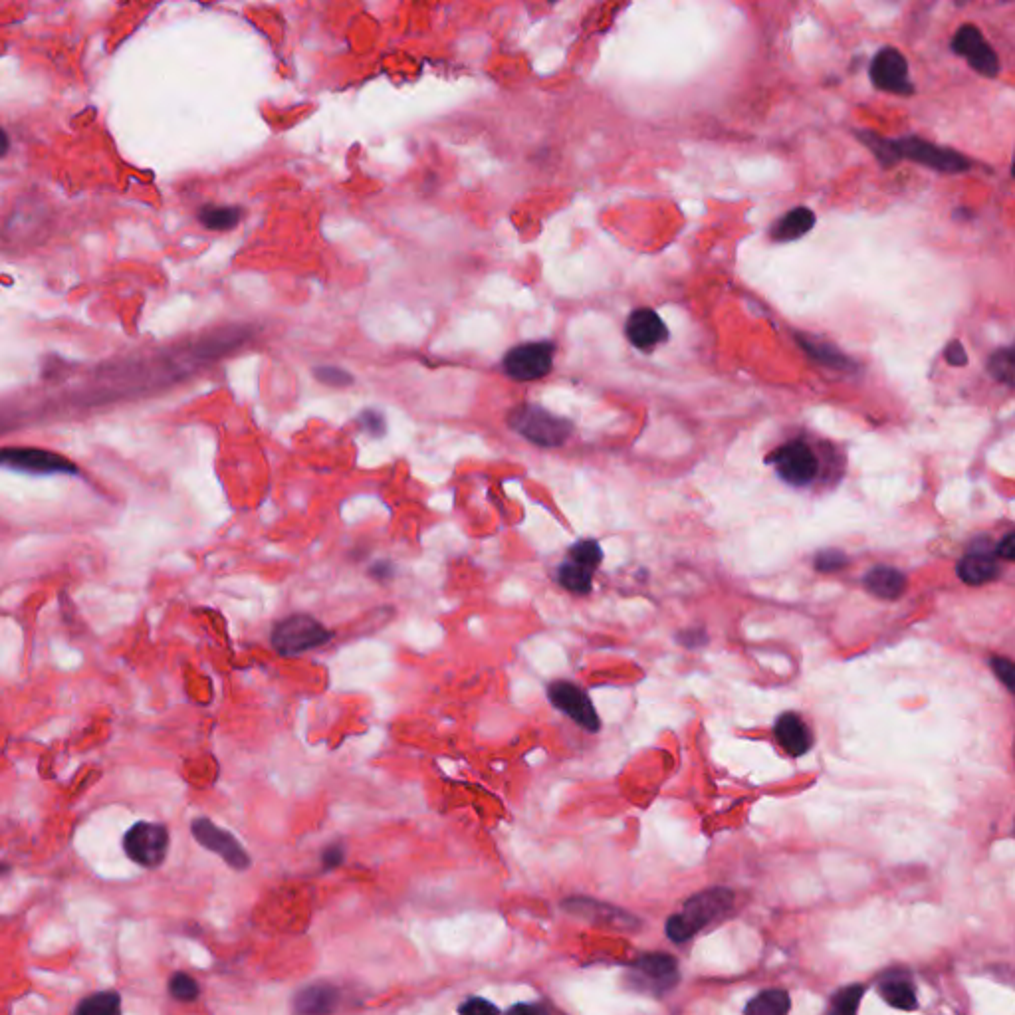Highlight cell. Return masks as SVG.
I'll list each match as a JSON object with an SVG mask.
<instances>
[{
  "mask_svg": "<svg viewBox=\"0 0 1015 1015\" xmlns=\"http://www.w3.org/2000/svg\"><path fill=\"white\" fill-rule=\"evenodd\" d=\"M861 141L875 153L879 163L883 167H893L901 159H908L914 163H920L928 169H934L938 173H964L972 167L968 157L934 145L920 137H901V139H885L871 131L859 133Z\"/></svg>",
  "mask_w": 1015,
  "mask_h": 1015,
  "instance_id": "6da1fadb",
  "label": "cell"
},
{
  "mask_svg": "<svg viewBox=\"0 0 1015 1015\" xmlns=\"http://www.w3.org/2000/svg\"><path fill=\"white\" fill-rule=\"evenodd\" d=\"M734 904V893L728 889H708L688 899L682 912L667 920V934L673 942H686L696 932L704 930L712 922L724 918Z\"/></svg>",
  "mask_w": 1015,
  "mask_h": 1015,
  "instance_id": "7a4b0ae2",
  "label": "cell"
},
{
  "mask_svg": "<svg viewBox=\"0 0 1015 1015\" xmlns=\"http://www.w3.org/2000/svg\"><path fill=\"white\" fill-rule=\"evenodd\" d=\"M334 639V631L310 613H292L280 619L270 633L272 649L284 657H300L326 647Z\"/></svg>",
  "mask_w": 1015,
  "mask_h": 1015,
  "instance_id": "3957f363",
  "label": "cell"
},
{
  "mask_svg": "<svg viewBox=\"0 0 1015 1015\" xmlns=\"http://www.w3.org/2000/svg\"><path fill=\"white\" fill-rule=\"evenodd\" d=\"M508 425L528 443L542 449L562 447L573 433L571 421L550 413L540 405L530 403L512 409L508 415Z\"/></svg>",
  "mask_w": 1015,
  "mask_h": 1015,
  "instance_id": "277c9868",
  "label": "cell"
},
{
  "mask_svg": "<svg viewBox=\"0 0 1015 1015\" xmlns=\"http://www.w3.org/2000/svg\"><path fill=\"white\" fill-rule=\"evenodd\" d=\"M678 962L669 954H647L625 970V984L645 996L661 998L678 984Z\"/></svg>",
  "mask_w": 1015,
  "mask_h": 1015,
  "instance_id": "5b68a950",
  "label": "cell"
},
{
  "mask_svg": "<svg viewBox=\"0 0 1015 1015\" xmlns=\"http://www.w3.org/2000/svg\"><path fill=\"white\" fill-rule=\"evenodd\" d=\"M554 353L556 345L552 341H528L512 347L506 353L502 367L514 381H538L552 371Z\"/></svg>",
  "mask_w": 1015,
  "mask_h": 1015,
  "instance_id": "8992f818",
  "label": "cell"
},
{
  "mask_svg": "<svg viewBox=\"0 0 1015 1015\" xmlns=\"http://www.w3.org/2000/svg\"><path fill=\"white\" fill-rule=\"evenodd\" d=\"M127 857L147 869L159 867L169 851V831L165 825L139 821L123 837Z\"/></svg>",
  "mask_w": 1015,
  "mask_h": 1015,
  "instance_id": "52a82bcc",
  "label": "cell"
},
{
  "mask_svg": "<svg viewBox=\"0 0 1015 1015\" xmlns=\"http://www.w3.org/2000/svg\"><path fill=\"white\" fill-rule=\"evenodd\" d=\"M546 694L556 710H560L571 722H575L585 732L595 734L601 730L599 714H597L589 694L579 684L560 678V680H554L548 684Z\"/></svg>",
  "mask_w": 1015,
  "mask_h": 1015,
  "instance_id": "ba28073f",
  "label": "cell"
},
{
  "mask_svg": "<svg viewBox=\"0 0 1015 1015\" xmlns=\"http://www.w3.org/2000/svg\"><path fill=\"white\" fill-rule=\"evenodd\" d=\"M0 468L26 472L34 476L48 474H78V466L58 454V452L42 451V449H0Z\"/></svg>",
  "mask_w": 1015,
  "mask_h": 1015,
  "instance_id": "9c48e42d",
  "label": "cell"
},
{
  "mask_svg": "<svg viewBox=\"0 0 1015 1015\" xmlns=\"http://www.w3.org/2000/svg\"><path fill=\"white\" fill-rule=\"evenodd\" d=\"M778 476L795 488L809 486L819 474V458L803 441H791L770 456Z\"/></svg>",
  "mask_w": 1015,
  "mask_h": 1015,
  "instance_id": "30bf717a",
  "label": "cell"
},
{
  "mask_svg": "<svg viewBox=\"0 0 1015 1015\" xmlns=\"http://www.w3.org/2000/svg\"><path fill=\"white\" fill-rule=\"evenodd\" d=\"M191 833L197 839L199 845L209 849L211 853L219 855L228 867L234 871H246L250 867V855L244 851V847L238 843V839L221 829L207 817H197L191 823Z\"/></svg>",
  "mask_w": 1015,
  "mask_h": 1015,
  "instance_id": "8fae6325",
  "label": "cell"
},
{
  "mask_svg": "<svg viewBox=\"0 0 1015 1015\" xmlns=\"http://www.w3.org/2000/svg\"><path fill=\"white\" fill-rule=\"evenodd\" d=\"M952 52L968 60V64L986 78H996L1000 74V58L988 40L982 36L980 28L974 24H964L954 34Z\"/></svg>",
  "mask_w": 1015,
  "mask_h": 1015,
  "instance_id": "7c38bea8",
  "label": "cell"
},
{
  "mask_svg": "<svg viewBox=\"0 0 1015 1015\" xmlns=\"http://www.w3.org/2000/svg\"><path fill=\"white\" fill-rule=\"evenodd\" d=\"M869 74L873 86L881 92L897 96H910L914 92L908 74V62L897 48L879 50L871 62Z\"/></svg>",
  "mask_w": 1015,
  "mask_h": 1015,
  "instance_id": "4fadbf2b",
  "label": "cell"
},
{
  "mask_svg": "<svg viewBox=\"0 0 1015 1015\" xmlns=\"http://www.w3.org/2000/svg\"><path fill=\"white\" fill-rule=\"evenodd\" d=\"M958 575L968 585H984L1000 575L998 554L988 538H980L970 544L968 552L958 562Z\"/></svg>",
  "mask_w": 1015,
  "mask_h": 1015,
  "instance_id": "5bb4252c",
  "label": "cell"
},
{
  "mask_svg": "<svg viewBox=\"0 0 1015 1015\" xmlns=\"http://www.w3.org/2000/svg\"><path fill=\"white\" fill-rule=\"evenodd\" d=\"M627 339L641 351H653L659 343L669 339V330L655 310H635L625 326Z\"/></svg>",
  "mask_w": 1015,
  "mask_h": 1015,
  "instance_id": "9a60e30c",
  "label": "cell"
},
{
  "mask_svg": "<svg viewBox=\"0 0 1015 1015\" xmlns=\"http://www.w3.org/2000/svg\"><path fill=\"white\" fill-rule=\"evenodd\" d=\"M564 908L575 916H581L585 920H591V922H597V924H603L609 928H617V930H633L637 926V918H633L631 914H627L611 904L597 903L591 899H569V901H565Z\"/></svg>",
  "mask_w": 1015,
  "mask_h": 1015,
  "instance_id": "2e32d148",
  "label": "cell"
},
{
  "mask_svg": "<svg viewBox=\"0 0 1015 1015\" xmlns=\"http://www.w3.org/2000/svg\"><path fill=\"white\" fill-rule=\"evenodd\" d=\"M339 1004V992L330 984H312L292 1000L294 1015H332Z\"/></svg>",
  "mask_w": 1015,
  "mask_h": 1015,
  "instance_id": "e0dca14e",
  "label": "cell"
},
{
  "mask_svg": "<svg viewBox=\"0 0 1015 1015\" xmlns=\"http://www.w3.org/2000/svg\"><path fill=\"white\" fill-rule=\"evenodd\" d=\"M774 734H776V740L778 744L790 754V756H803L809 752V748L813 746V738H811V730L809 726L801 720L799 714L795 712H786L782 714L778 720H776V726H774Z\"/></svg>",
  "mask_w": 1015,
  "mask_h": 1015,
  "instance_id": "ac0fdd59",
  "label": "cell"
},
{
  "mask_svg": "<svg viewBox=\"0 0 1015 1015\" xmlns=\"http://www.w3.org/2000/svg\"><path fill=\"white\" fill-rule=\"evenodd\" d=\"M865 587L881 599H899L906 589V577L903 571L887 565L873 567L865 575Z\"/></svg>",
  "mask_w": 1015,
  "mask_h": 1015,
  "instance_id": "d6986e66",
  "label": "cell"
},
{
  "mask_svg": "<svg viewBox=\"0 0 1015 1015\" xmlns=\"http://www.w3.org/2000/svg\"><path fill=\"white\" fill-rule=\"evenodd\" d=\"M815 226V213L805 209V207H797L790 211L788 215H784L776 225L772 226V238L776 242H793V240H799L801 236H805L811 228Z\"/></svg>",
  "mask_w": 1015,
  "mask_h": 1015,
  "instance_id": "ffe728a7",
  "label": "cell"
},
{
  "mask_svg": "<svg viewBox=\"0 0 1015 1015\" xmlns=\"http://www.w3.org/2000/svg\"><path fill=\"white\" fill-rule=\"evenodd\" d=\"M879 994L895 1010L912 1012V1010L918 1008L914 986L904 976H889V978H885L879 984Z\"/></svg>",
  "mask_w": 1015,
  "mask_h": 1015,
  "instance_id": "44dd1931",
  "label": "cell"
},
{
  "mask_svg": "<svg viewBox=\"0 0 1015 1015\" xmlns=\"http://www.w3.org/2000/svg\"><path fill=\"white\" fill-rule=\"evenodd\" d=\"M593 573H595L593 569L565 558L556 571V579L569 593L589 595L593 589Z\"/></svg>",
  "mask_w": 1015,
  "mask_h": 1015,
  "instance_id": "7402d4cb",
  "label": "cell"
},
{
  "mask_svg": "<svg viewBox=\"0 0 1015 1015\" xmlns=\"http://www.w3.org/2000/svg\"><path fill=\"white\" fill-rule=\"evenodd\" d=\"M799 345L805 349L807 355H811L815 361L827 365V367H833V369H839V371H847V369H855V363L843 355L841 351H837V347L825 343V341H817L813 338H801L797 336Z\"/></svg>",
  "mask_w": 1015,
  "mask_h": 1015,
  "instance_id": "603a6c76",
  "label": "cell"
},
{
  "mask_svg": "<svg viewBox=\"0 0 1015 1015\" xmlns=\"http://www.w3.org/2000/svg\"><path fill=\"white\" fill-rule=\"evenodd\" d=\"M790 994L784 990H766L752 998L744 1008V1015H788L790 1014Z\"/></svg>",
  "mask_w": 1015,
  "mask_h": 1015,
  "instance_id": "cb8c5ba5",
  "label": "cell"
},
{
  "mask_svg": "<svg viewBox=\"0 0 1015 1015\" xmlns=\"http://www.w3.org/2000/svg\"><path fill=\"white\" fill-rule=\"evenodd\" d=\"M121 998L117 992H98L82 1000L74 1015H119Z\"/></svg>",
  "mask_w": 1015,
  "mask_h": 1015,
  "instance_id": "d4e9b609",
  "label": "cell"
},
{
  "mask_svg": "<svg viewBox=\"0 0 1015 1015\" xmlns=\"http://www.w3.org/2000/svg\"><path fill=\"white\" fill-rule=\"evenodd\" d=\"M242 211L236 207H203L199 221L211 230H230L240 223Z\"/></svg>",
  "mask_w": 1015,
  "mask_h": 1015,
  "instance_id": "484cf974",
  "label": "cell"
},
{
  "mask_svg": "<svg viewBox=\"0 0 1015 1015\" xmlns=\"http://www.w3.org/2000/svg\"><path fill=\"white\" fill-rule=\"evenodd\" d=\"M565 558L573 560L577 564L585 565V567H589L593 571H597L599 565L603 562V550H601L597 540L585 538V540H577L575 544H571Z\"/></svg>",
  "mask_w": 1015,
  "mask_h": 1015,
  "instance_id": "4316f807",
  "label": "cell"
},
{
  "mask_svg": "<svg viewBox=\"0 0 1015 1015\" xmlns=\"http://www.w3.org/2000/svg\"><path fill=\"white\" fill-rule=\"evenodd\" d=\"M988 371L992 373V377L1008 387H1014L1015 379V353L1012 347H1004V349H998L990 361H988Z\"/></svg>",
  "mask_w": 1015,
  "mask_h": 1015,
  "instance_id": "83f0119b",
  "label": "cell"
},
{
  "mask_svg": "<svg viewBox=\"0 0 1015 1015\" xmlns=\"http://www.w3.org/2000/svg\"><path fill=\"white\" fill-rule=\"evenodd\" d=\"M863 994H865V988L861 984H853V986L839 990L831 1002V1008H829L827 1015H857Z\"/></svg>",
  "mask_w": 1015,
  "mask_h": 1015,
  "instance_id": "f1b7e54d",
  "label": "cell"
},
{
  "mask_svg": "<svg viewBox=\"0 0 1015 1015\" xmlns=\"http://www.w3.org/2000/svg\"><path fill=\"white\" fill-rule=\"evenodd\" d=\"M169 992L179 1002H193L199 998L201 988L199 984L185 972H177L169 982Z\"/></svg>",
  "mask_w": 1015,
  "mask_h": 1015,
  "instance_id": "f546056e",
  "label": "cell"
},
{
  "mask_svg": "<svg viewBox=\"0 0 1015 1015\" xmlns=\"http://www.w3.org/2000/svg\"><path fill=\"white\" fill-rule=\"evenodd\" d=\"M845 565H847V558L839 550H823L815 558V569L821 573H833V571L843 569Z\"/></svg>",
  "mask_w": 1015,
  "mask_h": 1015,
  "instance_id": "4dcf8cb0",
  "label": "cell"
},
{
  "mask_svg": "<svg viewBox=\"0 0 1015 1015\" xmlns=\"http://www.w3.org/2000/svg\"><path fill=\"white\" fill-rule=\"evenodd\" d=\"M357 423H359V427H361L365 433H369V435H373V437H383V435H385V431H387L385 417H383L379 411H371V409L363 411V413L359 415Z\"/></svg>",
  "mask_w": 1015,
  "mask_h": 1015,
  "instance_id": "1f68e13d",
  "label": "cell"
},
{
  "mask_svg": "<svg viewBox=\"0 0 1015 1015\" xmlns=\"http://www.w3.org/2000/svg\"><path fill=\"white\" fill-rule=\"evenodd\" d=\"M316 377L322 383L332 385V387H347L353 383V377L349 373H345L343 369H338V367H330V365L316 369Z\"/></svg>",
  "mask_w": 1015,
  "mask_h": 1015,
  "instance_id": "d6a6232c",
  "label": "cell"
},
{
  "mask_svg": "<svg viewBox=\"0 0 1015 1015\" xmlns=\"http://www.w3.org/2000/svg\"><path fill=\"white\" fill-rule=\"evenodd\" d=\"M992 669L996 677L1000 678L1010 692H1015V667L1014 663L1006 657H992Z\"/></svg>",
  "mask_w": 1015,
  "mask_h": 1015,
  "instance_id": "836d02e7",
  "label": "cell"
},
{
  "mask_svg": "<svg viewBox=\"0 0 1015 1015\" xmlns=\"http://www.w3.org/2000/svg\"><path fill=\"white\" fill-rule=\"evenodd\" d=\"M460 1015H500V1012L484 998H470L460 1006Z\"/></svg>",
  "mask_w": 1015,
  "mask_h": 1015,
  "instance_id": "e575fe53",
  "label": "cell"
},
{
  "mask_svg": "<svg viewBox=\"0 0 1015 1015\" xmlns=\"http://www.w3.org/2000/svg\"><path fill=\"white\" fill-rule=\"evenodd\" d=\"M367 573L377 583H389L395 577V573H397V565L393 564L391 560H377V562L369 565Z\"/></svg>",
  "mask_w": 1015,
  "mask_h": 1015,
  "instance_id": "d590c367",
  "label": "cell"
},
{
  "mask_svg": "<svg viewBox=\"0 0 1015 1015\" xmlns=\"http://www.w3.org/2000/svg\"><path fill=\"white\" fill-rule=\"evenodd\" d=\"M944 357H946L948 365H952V367H964L968 363V353H966L964 345L960 341H956V339L946 345Z\"/></svg>",
  "mask_w": 1015,
  "mask_h": 1015,
  "instance_id": "8d00e7d4",
  "label": "cell"
},
{
  "mask_svg": "<svg viewBox=\"0 0 1015 1015\" xmlns=\"http://www.w3.org/2000/svg\"><path fill=\"white\" fill-rule=\"evenodd\" d=\"M996 554H998V558H1004L1006 562H1012V560H1014L1015 544L1014 534H1012V532H1010V534H1006V536L1000 540V544L996 546Z\"/></svg>",
  "mask_w": 1015,
  "mask_h": 1015,
  "instance_id": "74e56055",
  "label": "cell"
},
{
  "mask_svg": "<svg viewBox=\"0 0 1015 1015\" xmlns=\"http://www.w3.org/2000/svg\"><path fill=\"white\" fill-rule=\"evenodd\" d=\"M343 861V847L341 845H332L324 851V865L328 869H334L338 867L339 863Z\"/></svg>",
  "mask_w": 1015,
  "mask_h": 1015,
  "instance_id": "f35d334b",
  "label": "cell"
},
{
  "mask_svg": "<svg viewBox=\"0 0 1015 1015\" xmlns=\"http://www.w3.org/2000/svg\"><path fill=\"white\" fill-rule=\"evenodd\" d=\"M508 1015H550L546 1008L538 1006V1004H518L514 1006Z\"/></svg>",
  "mask_w": 1015,
  "mask_h": 1015,
  "instance_id": "ab89813d",
  "label": "cell"
},
{
  "mask_svg": "<svg viewBox=\"0 0 1015 1015\" xmlns=\"http://www.w3.org/2000/svg\"><path fill=\"white\" fill-rule=\"evenodd\" d=\"M8 147H10V141H8V135H6V131H4V129H2V127H0V157H4V155H6V151H8Z\"/></svg>",
  "mask_w": 1015,
  "mask_h": 1015,
  "instance_id": "60d3db41",
  "label": "cell"
},
{
  "mask_svg": "<svg viewBox=\"0 0 1015 1015\" xmlns=\"http://www.w3.org/2000/svg\"><path fill=\"white\" fill-rule=\"evenodd\" d=\"M8 871H10V867H8V865H4V863H0V875H6Z\"/></svg>",
  "mask_w": 1015,
  "mask_h": 1015,
  "instance_id": "b9f144b4",
  "label": "cell"
}]
</instances>
